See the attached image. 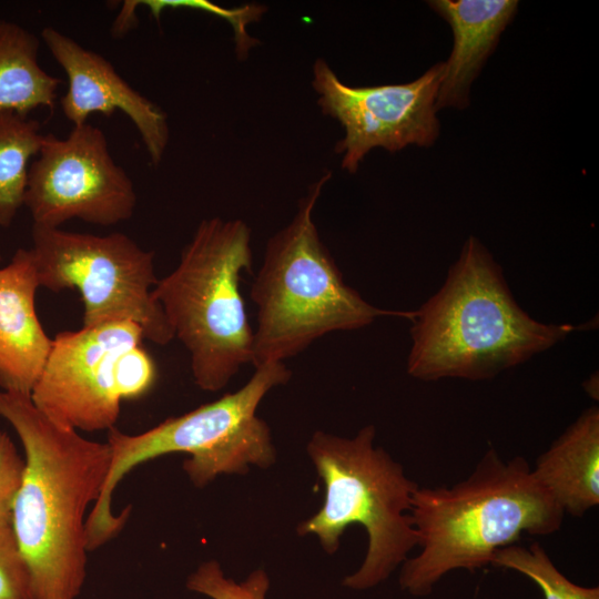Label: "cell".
<instances>
[{
    "label": "cell",
    "mask_w": 599,
    "mask_h": 599,
    "mask_svg": "<svg viewBox=\"0 0 599 599\" xmlns=\"http://www.w3.org/2000/svg\"><path fill=\"white\" fill-rule=\"evenodd\" d=\"M40 40L16 22L0 20V113L52 109L62 80L38 61Z\"/></svg>",
    "instance_id": "16"
},
{
    "label": "cell",
    "mask_w": 599,
    "mask_h": 599,
    "mask_svg": "<svg viewBox=\"0 0 599 599\" xmlns=\"http://www.w3.org/2000/svg\"><path fill=\"white\" fill-rule=\"evenodd\" d=\"M0 416L24 449L11 520L35 599H77L87 577V510L105 483L110 446L54 423L27 395L0 390Z\"/></svg>",
    "instance_id": "1"
},
{
    "label": "cell",
    "mask_w": 599,
    "mask_h": 599,
    "mask_svg": "<svg viewBox=\"0 0 599 599\" xmlns=\"http://www.w3.org/2000/svg\"><path fill=\"white\" fill-rule=\"evenodd\" d=\"M409 514L420 550L402 565L398 581L416 597L428 596L449 571L491 565L522 534L558 531L565 516L525 458L504 460L494 448L454 486H418Z\"/></svg>",
    "instance_id": "2"
},
{
    "label": "cell",
    "mask_w": 599,
    "mask_h": 599,
    "mask_svg": "<svg viewBox=\"0 0 599 599\" xmlns=\"http://www.w3.org/2000/svg\"><path fill=\"white\" fill-rule=\"evenodd\" d=\"M140 3L148 7L156 19L166 8L196 9L226 19L234 29L238 58H245L250 49L257 43L255 39L248 35L246 26L253 21H258L266 9L262 4H245L226 9L206 0H148L140 1Z\"/></svg>",
    "instance_id": "21"
},
{
    "label": "cell",
    "mask_w": 599,
    "mask_h": 599,
    "mask_svg": "<svg viewBox=\"0 0 599 599\" xmlns=\"http://www.w3.org/2000/svg\"><path fill=\"white\" fill-rule=\"evenodd\" d=\"M375 435L373 425L353 438L317 430L307 444L325 493L321 509L302 521L297 532L315 535L323 549L334 554L349 525L364 527L368 537L364 561L343 580L353 590L385 581L417 547L409 512L418 485L385 449L374 446Z\"/></svg>",
    "instance_id": "7"
},
{
    "label": "cell",
    "mask_w": 599,
    "mask_h": 599,
    "mask_svg": "<svg viewBox=\"0 0 599 599\" xmlns=\"http://www.w3.org/2000/svg\"><path fill=\"white\" fill-rule=\"evenodd\" d=\"M491 565L526 576L539 587L545 599H599V587H582L571 582L557 569L538 542L528 547H504L495 554Z\"/></svg>",
    "instance_id": "18"
},
{
    "label": "cell",
    "mask_w": 599,
    "mask_h": 599,
    "mask_svg": "<svg viewBox=\"0 0 599 599\" xmlns=\"http://www.w3.org/2000/svg\"><path fill=\"white\" fill-rule=\"evenodd\" d=\"M24 465L9 435L0 430V518L11 515Z\"/></svg>",
    "instance_id": "23"
},
{
    "label": "cell",
    "mask_w": 599,
    "mask_h": 599,
    "mask_svg": "<svg viewBox=\"0 0 599 599\" xmlns=\"http://www.w3.org/2000/svg\"><path fill=\"white\" fill-rule=\"evenodd\" d=\"M143 339L142 328L131 321L57 333L31 392L32 403L63 427L113 428L122 402L115 386L118 358Z\"/></svg>",
    "instance_id": "11"
},
{
    "label": "cell",
    "mask_w": 599,
    "mask_h": 599,
    "mask_svg": "<svg viewBox=\"0 0 599 599\" xmlns=\"http://www.w3.org/2000/svg\"><path fill=\"white\" fill-rule=\"evenodd\" d=\"M40 287L31 250L19 248L0 268V387L30 396L52 346L37 312Z\"/></svg>",
    "instance_id": "13"
},
{
    "label": "cell",
    "mask_w": 599,
    "mask_h": 599,
    "mask_svg": "<svg viewBox=\"0 0 599 599\" xmlns=\"http://www.w3.org/2000/svg\"><path fill=\"white\" fill-rule=\"evenodd\" d=\"M24 205L37 225L60 227L78 219L109 226L131 219L136 193L102 130L87 122L64 139L44 134L29 167Z\"/></svg>",
    "instance_id": "9"
},
{
    "label": "cell",
    "mask_w": 599,
    "mask_h": 599,
    "mask_svg": "<svg viewBox=\"0 0 599 599\" xmlns=\"http://www.w3.org/2000/svg\"><path fill=\"white\" fill-rule=\"evenodd\" d=\"M44 134L38 121L16 112L0 113V226L9 227L24 205L29 161Z\"/></svg>",
    "instance_id": "17"
},
{
    "label": "cell",
    "mask_w": 599,
    "mask_h": 599,
    "mask_svg": "<svg viewBox=\"0 0 599 599\" xmlns=\"http://www.w3.org/2000/svg\"><path fill=\"white\" fill-rule=\"evenodd\" d=\"M407 373L422 380L490 379L580 327L545 324L515 301L500 266L474 236L438 292L415 311Z\"/></svg>",
    "instance_id": "3"
},
{
    "label": "cell",
    "mask_w": 599,
    "mask_h": 599,
    "mask_svg": "<svg viewBox=\"0 0 599 599\" xmlns=\"http://www.w3.org/2000/svg\"><path fill=\"white\" fill-rule=\"evenodd\" d=\"M41 40L67 74L68 90L60 104L73 126L87 123L92 113L111 116L122 111L140 133L152 163L159 164L170 135L165 112L134 90L104 57L69 35L45 27Z\"/></svg>",
    "instance_id": "12"
},
{
    "label": "cell",
    "mask_w": 599,
    "mask_h": 599,
    "mask_svg": "<svg viewBox=\"0 0 599 599\" xmlns=\"http://www.w3.org/2000/svg\"><path fill=\"white\" fill-rule=\"evenodd\" d=\"M31 237L40 287L78 291L83 327L131 321L154 344L174 339L152 293L159 281L153 252L119 232L95 235L32 224Z\"/></svg>",
    "instance_id": "8"
},
{
    "label": "cell",
    "mask_w": 599,
    "mask_h": 599,
    "mask_svg": "<svg viewBox=\"0 0 599 599\" xmlns=\"http://www.w3.org/2000/svg\"><path fill=\"white\" fill-rule=\"evenodd\" d=\"M0 260H1V256H0Z\"/></svg>",
    "instance_id": "24"
},
{
    "label": "cell",
    "mask_w": 599,
    "mask_h": 599,
    "mask_svg": "<svg viewBox=\"0 0 599 599\" xmlns=\"http://www.w3.org/2000/svg\"><path fill=\"white\" fill-rule=\"evenodd\" d=\"M156 380V366L142 344L124 351L115 366V386L121 400L145 395Z\"/></svg>",
    "instance_id": "22"
},
{
    "label": "cell",
    "mask_w": 599,
    "mask_h": 599,
    "mask_svg": "<svg viewBox=\"0 0 599 599\" xmlns=\"http://www.w3.org/2000/svg\"><path fill=\"white\" fill-rule=\"evenodd\" d=\"M536 478L565 514L599 505V409H586L536 460Z\"/></svg>",
    "instance_id": "15"
},
{
    "label": "cell",
    "mask_w": 599,
    "mask_h": 599,
    "mask_svg": "<svg viewBox=\"0 0 599 599\" xmlns=\"http://www.w3.org/2000/svg\"><path fill=\"white\" fill-rule=\"evenodd\" d=\"M291 376L283 362L266 363L255 367L250 380L238 390L170 417L141 434L109 429L111 464L101 495L87 518L88 550L98 549L124 526L129 512L113 514L112 495L135 466L167 454H186L183 469L197 488L219 475L246 474L250 466H272L276 451L271 430L256 410L266 394L286 384Z\"/></svg>",
    "instance_id": "5"
},
{
    "label": "cell",
    "mask_w": 599,
    "mask_h": 599,
    "mask_svg": "<svg viewBox=\"0 0 599 599\" xmlns=\"http://www.w3.org/2000/svg\"><path fill=\"white\" fill-rule=\"evenodd\" d=\"M245 271H252L250 227L237 219H205L153 288L203 390L222 389L252 364L254 333L240 287Z\"/></svg>",
    "instance_id": "6"
},
{
    "label": "cell",
    "mask_w": 599,
    "mask_h": 599,
    "mask_svg": "<svg viewBox=\"0 0 599 599\" xmlns=\"http://www.w3.org/2000/svg\"><path fill=\"white\" fill-rule=\"evenodd\" d=\"M429 3L449 23L454 34L435 108L437 111L446 106L464 109L469 104L473 81L514 18L518 1L436 0Z\"/></svg>",
    "instance_id": "14"
},
{
    "label": "cell",
    "mask_w": 599,
    "mask_h": 599,
    "mask_svg": "<svg viewBox=\"0 0 599 599\" xmlns=\"http://www.w3.org/2000/svg\"><path fill=\"white\" fill-rule=\"evenodd\" d=\"M331 172L298 201L293 220L272 235L251 287L257 308L252 365L283 362L337 331L370 325L380 316L409 321L415 311L382 309L348 286L322 242L313 212Z\"/></svg>",
    "instance_id": "4"
},
{
    "label": "cell",
    "mask_w": 599,
    "mask_h": 599,
    "mask_svg": "<svg viewBox=\"0 0 599 599\" xmlns=\"http://www.w3.org/2000/svg\"><path fill=\"white\" fill-rule=\"evenodd\" d=\"M186 588L211 599H266L270 578L265 570L256 569L236 582L225 577L216 560H209L189 576Z\"/></svg>",
    "instance_id": "19"
},
{
    "label": "cell",
    "mask_w": 599,
    "mask_h": 599,
    "mask_svg": "<svg viewBox=\"0 0 599 599\" xmlns=\"http://www.w3.org/2000/svg\"><path fill=\"white\" fill-rule=\"evenodd\" d=\"M0 599H35L32 575L11 515L0 518Z\"/></svg>",
    "instance_id": "20"
},
{
    "label": "cell",
    "mask_w": 599,
    "mask_h": 599,
    "mask_svg": "<svg viewBox=\"0 0 599 599\" xmlns=\"http://www.w3.org/2000/svg\"><path fill=\"white\" fill-rule=\"evenodd\" d=\"M444 75V62L418 79L403 84L351 87L318 58L312 85L324 114L339 122L344 136L335 145L342 167L355 173L375 148L390 152L410 144L430 146L439 135L435 102Z\"/></svg>",
    "instance_id": "10"
}]
</instances>
